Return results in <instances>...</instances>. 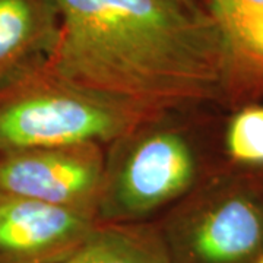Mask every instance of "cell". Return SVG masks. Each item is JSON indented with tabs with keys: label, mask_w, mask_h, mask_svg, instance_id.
I'll list each match as a JSON object with an SVG mask.
<instances>
[{
	"label": "cell",
	"mask_w": 263,
	"mask_h": 263,
	"mask_svg": "<svg viewBox=\"0 0 263 263\" xmlns=\"http://www.w3.org/2000/svg\"><path fill=\"white\" fill-rule=\"evenodd\" d=\"M46 67L143 111L219 105L222 51L206 9L179 0H56Z\"/></svg>",
	"instance_id": "1"
},
{
	"label": "cell",
	"mask_w": 263,
	"mask_h": 263,
	"mask_svg": "<svg viewBox=\"0 0 263 263\" xmlns=\"http://www.w3.org/2000/svg\"><path fill=\"white\" fill-rule=\"evenodd\" d=\"M214 105L151 114L105 146L98 224L148 222L165 215L226 164Z\"/></svg>",
	"instance_id": "2"
},
{
	"label": "cell",
	"mask_w": 263,
	"mask_h": 263,
	"mask_svg": "<svg viewBox=\"0 0 263 263\" xmlns=\"http://www.w3.org/2000/svg\"><path fill=\"white\" fill-rule=\"evenodd\" d=\"M151 114L70 84L44 63L0 89V155L84 143L107 146Z\"/></svg>",
	"instance_id": "3"
},
{
	"label": "cell",
	"mask_w": 263,
	"mask_h": 263,
	"mask_svg": "<svg viewBox=\"0 0 263 263\" xmlns=\"http://www.w3.org/2000/svg\"><path fill=\"white\" fill-rule=\"evenodd\" d=\"M157 221L171 263H253L263 254V173L226 167Z\"/></svg>",
	"instance_id": "4"
},
{
	"label": "cell",
	"mask_w": 263,
	"mask_h": 263,
	"mask_svg": "<svg viewBox=\"0 0 263 263\" xmlns=\"http://www.w3.org/2000/svg\"><path fill=\"white\" fill-rule=\"evenodd\" d=\"M104 165L105 146L97 143L3 154L0 193L95 215Z\"/></svg>",
	"instance_id": "5"
},
{
	"label": "cell",
	"mask_w": 263,
	"mask_h": 263,
	"mask_svg": "<svg viewBox=\"0 0 263 263\" xmlns=\"http://www.w3.org/2000/svg\"><path fill=\"white\" fill-rule=\"evenodd\" d=\"M97 224L95 215L0 193V263H53Z\"/></svg>",
	"instance_id": "6"
},
{
	"label": "cell",
	"mask_w": 263,
	"mask_h": 263,
	"mask_svg": "<svg viewBox=\"0 0 263 263\" xmlns=\"http://www.w3.org/2000/svg\"><path fill=\"white\" fill-rule=\"evenodd\" d=\"M222 51L219 107L263 100V0H202Z\"/></svg>",
	"instance_id": "7"
},
{
	"label": "cell",
	"mask_w": 263,
	"mask_h": 263,
	"mask_svg": "<svg viewBox=\"0 0 263 263\" xmlns=\"http://www.w3.org/2000/svg\"><path fill=\"white\" fill-rule=\"evenodd\" d=\"M59 27L56 0H0V89L47 62Z\"/></svg>",
	"instance_id": "8"
},
{
	"label": "cell",
	"mask_w": 263,
	"mask_h": 263,
	"mask_svg": "<svg viewBox=\"0 0 263 263\" xmlns=\"http://www.w3.org/2000/svg\"><path fill=\"white\" fill-rule=\"evenodd\" d=\"M53 263H171L158 221L95 224L73 250Z\"/></svg>",
	"instance_id": "9"
},
{
	"label": "cell",
	"mask_w": 263,
	"mask_h": 263,
	"mask_svg": "<svg viewBox=\"0 0 263 263\" xmlns=\"http://www.w3.org/2000/svg\"><path fill=\"white\" fill-rule=\"evenodd\" d=\"M221 155L227 168L263 173V104L230 111L221 124Z\"/></svg>",
	"instance_id": "10"
},
{
	"label": "cell",
	"mask_w": 263,
	"mask_h": 263,
	"mask_svg": "<svg viewBox=\"0 0 263 263\" xmlns=\"http://www.w3.org/2000/svg\"><path fill=\"white\" fill-rule=\"evenodd\" d=\"M179 2H181L183 5H186L189 8H202V9H205L202 0H179Z\"/></svg>",
	"instance_id": "11"
},
{
	"label": "cell",
	"mask_w": 263,
	"mask_h": 263,
	"mask_svg": "<svg viewBox=\"0 0 263 263\" xmlns=\"http://www.w3.org/2000/svg\"><path fill=\"white\" fill-rule=\"evenodd\" d=\"M253 263H263V254L262 256H259V257H257V259H256Z\"/></svg>",
	"instance_id": "12"
}]
</instances>
